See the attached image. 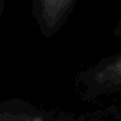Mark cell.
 Here are the masks:
<instances>
[{
	"label": "cell",
	"mask_w": 121,
	"mask_h": 121,
	"mask_svg": "<svg viewBox=\"0 0 121 121\" xmlns=\"http://www.w3.org/2000/svg\"><path fill=\"white\" fill-rule=\"evenodd\" d=\"M75 91L83 99H95L121 92V52L99 60L74 78Z\"/></svg>",
	"instance_id": "cell-1"
},
{
	"label": "cell",
	"mask_w": 121,
	"mask_h": 121,
	"mask_svg": "<svg viewBox=\"0 0 121 121\" xmlns=\"http://www.w3.org/2000/svg\"><path fill=\"white\" fill-rule=\"evenodd\" d=\"M77 0H33L32 14L41 34L49 39L68 20Z\"/></svg>",
	"instance_id": "cell-2"
},
{
	"label": "cell",
	"mask_w": 121,
	"mask_h": 121,
	"mask_svg": "<svg viewBox=\"0 0 121 121\" xmlns=\"http://www.w3.org/2000/svg\"><path fill=\"white\" fill-rule=\"evenodd\" d=\"M14 106L2 105L0 109V121H45L42 114H40L34 107L28 105H17V111H13Z\"/></svg>",
	"instance_id": "cell-3"
},
{
	"label": "cell",
	"mask_w": 121,
	"mask_h": 121,
	"mask_svg": "<svg viewBox=\"0 0 121 121\" xmlns=\"http://www.w3.org/2000/svg\"><path fill=\"white\" fill-rule=\"evenodd\" d=\"M113 34H114V37H117V38H121V18L119 19V21H118L117 26L114 27Z\"/></svg>",
	"instance_id": "cell-4"
},
{
	"label": "cell",
	"mask_w": 121,
	"mask_h": 121,
	"mask_svg": "<svg viewBox=\"0 0 121 121\" xmlns=\"http://www.w3.org/2000/svg\"><path fill=\"white\" fill-rule=\"evenodd\" d=\"M5 11V0H0V18L2 17Z\"/></svg>",
	"instance_id": "cell-5"
},
{
	"label": "cell",
	"mask_w": 121,
	"mask_h": 121,
	"mask_svg": "<svg viewBox=\"0 0 121 121\" xmlns=\"http://www.w3.org/2000/svg\"><path fill=\"white\" fill-rule=\"evenodd\" d=\"M119 117H120V121H121V115H119Z\"/></svg>",
	"instance_id": "cell-6"
}]
</instances>
